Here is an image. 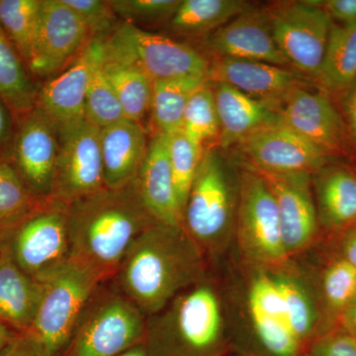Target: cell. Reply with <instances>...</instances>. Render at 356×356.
Returning a JSON list of instances; mask_svg holds the SVG:
<instances>
[{
  "instance_id": "d6a6232c",
  "label": "cell",
  "mask_w": 356,
  "mask_h": 356,
  "mask_svg": "<svg viewBox=\"0 0 356 356\" xmlns=\"http://www.w3.org/2000/svg\"><path fill=\"white\" fill-rule=\"evenodd\" d=\"M181 132L199 149L216 147L220 124L214 92L209 81L199 88L187 103Z\"/></svg>"
},
{
  "instance_id": "1f68e13d",
  "label": "cell",
  "mask_w": 356,
  "mask_h": 356,
  "mask_svg": "<svg viewBox=\"0 0 356 356\" xmlns=\"http://www.w3.org/2000/svg\"><path fill=\"white\" fill-rule=\"evenodd\" d=\"M42 0H0V30L27 64L36 38Z\"/></svg>"
},
{
  "instance_id": "f35d334b",
  "label": "cell",
  "mask_w": 356,
  "mask_h": 356,
  "mask_svg": "<svg viewBox=\"0 0 356 356\" xmlns=\"http://www.w3.org/2000/svg\"><path fill=\"white\" fill-rule=\"evenodd\" d=\"M305 356H356V341L337 327L316 339Z\"/></svg>"
},
{
  "instance_id": "e0dca14e",
  "label": "cell",
  "mask_w": 356,
  "mask_h": 356,
  "mask_svg": "<svg viewBox=\"0 0 356 356\" xmlns=\"http://www.w3.org/2000/svg\"><path fill=\"white\" fill-rule=\"evenodd\" d=\"M105 55V40H90L65 70L38 88L36 107L46 115L58 134L86 120L84 104L89 81Z\"/></svg>"
},
{
  "instance_id": "52a82bcc",
  "label": "cell",
  "mask_w": 356,
  "mask_h": 356,
  "mask_svg": "<svg viewBox=\"0 0 356 356\" xmlns=\"http://www.w3.org/2000/svg\"><path fill=\"white\" fill-rule=\"evenodd\" d=\"M102 284L88 269L67 262L42 282L38 310L28 334L43 344L51 356L60 355Z\"/></svg>"
},
{
  "instance_id": "4dcf8cb0",
  "label": "cell",
  "mask_w": 356,
  "mask_h": 356,
  "mask_svg": "<svg viewBox=\"0 0 356 356\" xmlns=\"http://www.w3.org/2000/svg\"><path fill=\"white\" fill-rule=\"evenodd\" d=\"M37 92L24 60L0 30V100L17 117L36 107Z\"/></svg>"
},
{
  "instance_id": "30bf717a",
  "label": "cell",
  "mask_w": 356,
  "mask_h": 356,
  "mask_svg": "<svg viewBox=\"0 0 356 356\" xmlns=\"http://www.w3.org/2000/svg\"><path fill=\"white\" fill-rule=\"evenodd\" d=\"M274 41L293 70L316 83L334 21L316 0L277 1L264 7Z\"/></svg>"
},
{
  "instance_id": "74e56055",
  "label": "cell",
  "mask_w": 356,
  "mask_h": 356,
  "mask_svg": "<svg viewBox=\"0 0 356 356\" xmlns=\"http://www.w3.org/2000/svg\"><path fill=\"white\" fill-rule=\"evenodd\" d=\"M88 28L92 39L106 40L118 27V17L108 1L102 0H63Z\"/></svg>"
},
{
  "instance_id": "f1b7e54d",
  "label": "cell",
  "mask_w": 356,
  "mask_h": 356,
  "mask_svg": "<svg viewBox=\"0 0 356 356\" xmlns=\"http://www.w3.org/2000/svg\"><path fill=\"white\" fill-rule=\"evenodd\" d=\"M355 81L356 24H334L316 84L327 92L341 93Z\"/></svg>"
},
{
  "instance_id": "83f0119b",
  "label": "cell",
  "mask_w": 356,
  "mask_h": 356,
  "mask_svg": "<svg viewBox=\"0 0 356 356\" xmlns=\"http://www.w3.org/2000/svg\"><path fill=\"white\" fill-rule=\"evenodd\" d=\"M207 83V77L196 76L154 81L151 117L156 133L172 135L181 130L187 103Z\"/></svg>"
},
{
  "instance_id": "b9f144b4",
  "label": "cell",
  "mask_w": 356,
  "mask_h": 356,
  "mask_svg": "<svg viewBox=\"0 0 356 356\" xmlns=\"http://www.w3.org/2000/svg\"><path fill=\"white\" fill-rule=\"evenodd\" d=\"M332 20L341 25L356 24V0H316Z\"/></svg>"
},
{
  "instance_id": "ac0fdd59",
  "label": "cell",
  "mask_w": 356,
  "mask_h": 356,
  "mask_svg": "<svg viewBox=\"0 0 356 356\" xmlns=\"http://www.w3.org/2000/svg\"><path fill=\"white\" fill-rule=\"evenodd\" d=\"M254 172L266 180L275 199L287 257L292 259L306 254L317 245L321 233L313 175Z\"/></svg>"
},
{
  "instance_id": "7dc6e473",
  "label": "cell",
  "mask_w": 356,
  "mask_h": 356,
  "mask_svg": "<svg viewBox=\"0 0 356 356\" xmlns=\"http://www.w3.org/2000/svg\"><path fill=\"white\" fill-rule=\"evenodd\" d=\"M117 356H149L145 348L144 343L137 344V346H133V348H129V350L124 351L120 355Z\"/></svg>"
},
{
  "instance_id": "2e32d148",
  "label": "cell",
  "mask_w": 356,
  "mask_h": 356,
  "mask_svg": "<svg viewBox=\"0 0 356 356\" xmlns=\"http://www.w3.org/2000/svg\"><path fill=\"white\" fill-rule=\"evenodd\" d=\"M231 149L252 170L277 175H314L332 159L282 123L257 131Z\"/></svg>"
},
{
  "instance_id": "60d3db41",
  "label": "cell",
  "mask_w": 356,
  "mask_h": 356,
  "mask_svg": "<svg viewBox=\"0 0 356 356\" xmlns=\"http://www.w3.org/2000/svg\"><path fill=\"white\" fill-rule=\"evenodd\" d=\"M341 93L343 95L339 113L343 118L351 149L356 152V81Z\"/></svg>"
},
{
  "instance_id": "9a60e30c",
  "label": "cell",
  "mask_w": 356,
  "mask_h": 356,
  "mask_svg": "<svg viewBox=\"0 0 356 356\" xmlns=\"http://www.w3.org/2000/svg\"><path fill=\"white\" fill-rule=\"evenodd\" d=\"M58 136V154L51 199L69 204L105 187L100 129L84 120Z\"/></svg>"
},
{
  "instance_id": "ffe728a7",
  "label": "cell",
  "mask_w": 356,
  "mask_h": 356,
  "mask_svg": "<svg viewBox=\"0 0 356 356\" xmlns=\"http://www.w3.org/2000/svg\"><path fill=\"white\" fill-rule=\"evenodd\" d=\"M208 60L209 83L228 84L276 110L293 89L312 83L296 70L267 63L229 58Z\"/></svg>"
},
{
  "instance_id": "8fae6325",
  "label": "cell",
  "mask_w": 356,
  "mask_h": 356,
  "mask_svg": "<svg viewBox=\"0 0 356 356\" xmlns=\"http://www.w3.org/2000/svg\"><path fill=\"white\" fill-rule=\"evenodd\" d=\"M236 163L240 168V199L233 250L241 259L254 264L286 261L289 257L283 245L273 192L259 173L245 163Z\"/></svg>"
},
{
  "instance_id": "d4e9b609",
  "label": "cell",
  "mask_w": 356,
  "mask_h": 356,
  "mask_svg": "<svg viewBox=\"0 0 356 356\" xmlns=\"http://www.w3.org/2000/svg\"><path fill=\"white\" fill-rule=\"evenodd\" d=\"M41 294L42 283L23 273L0 250V322L17 332L29 331Z\"/></svg>"
},
{
  "instance_id": "7402d4cb",
  "label": "cell",
  "mask_w": 356,
  "mask_h": 356,
  "mask_svg": "<svg viewBox=\"0 0 356 356\" xmlns=\"http://www.w3.org/2000/svg\"><path fill=\"white\" fill-rule=\"evenodd\" d=\"M220 134L216 147L229 151L257 131L281 123L277 110L225 83H211Z\"/></svg>"
},
{
  "instance_id": "8992f818",
  "label": "cell",
  "mask_w": 356,
  "mask_h": 356,
  "mask_svg": "<svg viewBox=\"0 0 356 356\" xmlns=\"http://www.w3.org/2000/svg\"><path fill=\"white\" fill-rule=\"evenodd\" d=\"M0 250L23 273L44 282L70 261L67 204L48 199L0 227Z\"/></svg>"
},
{
  "instance_id": "836d02e7",
  "label": "cell",
  "mask_w": 356,
  "mask_h": 356,
  "mask_svg": "<svg viewBox=\"0 0 356 356\" xmlns=\"http://www.w3.org/2000/svg\"><path fill=\"white\" fill-rule=\"evenodd\" d=\"M168 136L170 170L179 209L184 217L187 198L204 149H199L185 137L181 130Z\"/></svg>"
},
{
  "instance_id": "ba28073f",
  "label": "cell",
  "mask_w": 356,
  "mask_h": 356,
  "mask_svg": "<svg viewBox=\"0 0 356 356\" xmlns=\"http://www.w3.org/2000/svg\"><path fill=\"white\" fill-rule=\"evenodd\" d=\"M147 318L114 286L96 292L58 356H117L144 341Z\"/></svg>"
},
{
  "instance_id": "681fc988",
  "label": "cell",
  "mask_w": 356,
  "mask_h": 356,
  "mask_svg": "<svg viewBox=\"0 0 356 356\" xmlns=\"http://www.w3.org/2000/svg\"><path fill=\"white\" fill-rule=\"evenodd\" d=\"M227 356H236V355H231V353H229V355H227Z\"/></svg>"
},
{
  "instance_id": "5bb4252c",
  "label": "cell",
  "mask_w": 356,
  "mask_h": 356,
  "mask_svg": "<svg viewBox=\"0 0 356 356\" xmlns=\"http://www.w3.org/2000/svg\"><path fill=\"white\" fill-rule=\"evenodd\" d=\"M92 40L63 0H42L36 38L26 67L32 77L50 79L65 70Z\"/></svg>"
},
{
  "instance_id": "7a4b0ae2",
  "label": "cell",
  "mask_w": 356,
  "mask_h": 356,
  "mask_svg": "<svg viewBox=\"0 0 356 356\" xmlns=\"http://www.w3.org/2000/svg\"><path fill=\"white\" fill-rule=\"evenodd\" d=\"M210 264L184 227L156 222L136 238L112 280L149 318L207 277Z\"/></svg>"
},
{
  "instance_id": "d590c367",
  "label": "cell",
  "mask_w": 356,
  "mask_h": 356,
  "mask_svg": "<svg viewBox=\"0 0 356 356\" xmlns=\"http://www.w3.org/2000/svg\"><path fill=\"white\" fill-rule=\"evenodd\" d=\"M38 202L13 166L0 158V227L22 216Z\"/></svg>"
},
{
  "instance_id": "f6af8a7d",
  "label": "cell",
  "mask_w": 356,
  "mask_h": 356,
  "mask_svg": "<svg viewBox=\"0 0 356 356\" xmlns=\"http://www.w3.org/2000/svg\"><path fill=\"white\" fill-rule=\"evenodd\" d=\"M339 327L356 341V298L346 309L339 320Z\"/></svg>"
},
{
  "instance_id": "7bdbcfd3",
  "label": "cell",
  "mask_w": 356,
  "mask_h": 356,
  "mask_svg": "<svg viewBox=\"0 0 356 356\" xmlns=\"http://www.w3.org/2000/svg\"><path fill=\"white\" fill-rule=\"evenodd\" d=\"M15 128V115L0 100V158L6 159Z\"/></svg>"
},
{
  "instance_id": "7c38bea8",
  "label": "cell",
  "mask_w": 356,
  "mask_h": 356,
  "mask_svg": "<svg viewBox=\"0 0 356 356\" xmlns=\"http://www.w3.org/2000/svg\"><path fill=\"white\" fill-rule=\"evenodd\" d=\"M58 154L57 130L38 107L15 117L6 161L37 201L51 199Z\"/></svg>"
},
{
  "instance_id": "4316f807",
  "label": "cell",
  "mask_w": 356,
  "mask_h": 356,
  "mask_svg": "<svg viewBox=\"0 0 356 356\" xmlns=\"http://www.w3.org/2000/svg\"><path fill=\"white\" fill-rule=\"evenodd\" d=\"M252 8L243 0H181L168 27L181 36L204 39Z\"/></svg>"
},
{
  "instance_id": "e575fe53",
  "label": "cell",
  "mask_w": 356,
  "mask_h": 356,
  "mask_svg": "<svg viewBox=\"0 0 356 356\" xmlns=\"http://www.w3.org/2000/svg\"><path fill=\"white\" fill-rule=\"evenodd\" d=\"M102 64L96 67L90 77L84 104L86 120L99 129L108 127L124 118L120 103L103 72Z\"/></svg>"
},
{
  "instance_id": "9c48e42d",
  "label": "cell",
  "mask_w": 356,
  "mask_h": 356,
  "mask_svg": "<svg viewBox=\"0 0 356 356\" xmlns=\"http://www.w3.org/2000/svg\"><path fill=\"white\" fill-rule=\"evenodd\" d=\"M106 58L133 65L152 81L206 76L209 60L191 44L122 21L105 40Z\"/></svg>"
},
{
  "instance_id": "c3c4849f",
  "label": "cell",
  "mask_w": 356,
  "mask_h": 356,
  "mask_svg": "<svg viewBox=\"0 0 356 356\" xmlns=\"http://www.w3.org/2000/svg\"><path fill=\"white\" fill-rule=\"evenodd\" d=\"M353 168H355L356 170V158L355 159V165H353Z\"/></svg>"
},
{
  "instance_id": "ab89813d",
  "label": "cell",
  "mask_w": 356,
  "mask_h": 356,
  "mask_svg": "<svg viewBox=\"0 0 356 356\" xmlns=\"http://www.w3.org/2000/svg\"><path fill=\"white\" fill-rule=\"evenodd\" d=\"M0 356H51L34 337L19 332L0 350Z\"/></svg>"
},
{
  "instance_id": "8d00e7d4",
  "label": "cell",
  "mask_w": 356,
  "mask_h": 356,
  "mask_svg": "<svg viewBox=\"0 0 356 356\" xmlns=\"http://www.w3.org/2000/svg\"><path fill=\"white\" fill-rule=\"evenodd\" d=\"M181 0H111L117 17L140 27L168 24Z\"/></svg>"
},
{
  "instance_id": "5b68a950",
  "label": "cell",
  "mask_w": 356,
  "mask_h": 356,
  "mask_svg": "<svg viewBox=\"0 0 356 356\" xmlns=\"http://www.w3.org/2000/svg\"><path fill=\"white\" fill-rule=\"evenodd\" d=\"M240 168L217 147L204 149L182 217V227L210 262L229 254L235 241Z\"/></svg>"
},
{
  "instance_id": "4fadbf2b",
  "label": "cell",
  "mask_w": 356,
  "mask_h": 356,
  "mask_svg": "<svg viewBox=\"0 0 356 356\" xmlns=\"http://www.w3.org/2000/svg\"><path fill=\"white\" fill-rule=\"evenodd\" d=\"M277 111L283 125L327 158L350 153L351 147L343 118L324 89L312 88L311 83L293 89Z\"/></svg>"
},
{
  "instance_id": "277c9868",
  "label": "cell",
  "mask_w": 356,
  "mask_h": 356,
  "mask_svg": "<svg viewBox=\"0 0 356 356\" xmlns=\"http://www.w3.org/2000/svg\"><path fill=\"white\" fill-rule=\"evenodd\" d=\"M149 356H227L228 325L221 285L211 273L147 318Z\"/></svg>"
},
{
  "instance_id": "bcb514c9",
  "label": "cell",
  "mask_w": 356,
  "mask_h": 356,
  "mask_svg": "<svg viewBox=\"0 0 356 356\" xmlns=\"http://www.w3.org/2000/svg\"><path fill=\"white\" fill-rule=\"evenodd\" d=\"M17 334L19 332L14 331L4 323L0 322V350L4 348Z\"/></svg>"
},
{
  "instance_id": "44dd1931",
  "label": "cell",
  "mask_w": 356,
  "mask_h": 356,
  "mask_svg": "<svg viewBox=\"0 0 356 356\" xmlns=\"http://www.w3.org/2000/svg\"><path fill=\"white\" fill-rule=\"evenodd\" d=\"M140 199L154 221L170 226H182L172 170L168 136L154 133L146 158L136 177Z\"/></svg>"
},
{
  "instance_id": "cb8c5ba5",
  "label": "cell",
  "mask_w": 356,
  "mask_h": 356,
  "mask_svg": "<svg viewBox=\"0 0 356 356\" xmlns=\"http://www.w3.org/2000/svg\"><path fill=\"white\" fill-rule=\"evenodd\" d=\"M147 145L143 126L128 119L100 129L105 187L121 188L132 182L146 158Z\"/></svg>"
},
{
  "instance_id": "484cf974",
  "label": "cell",
  "mask_w": 356,
  "mask_h": 356,
  "mask_svg": "<svg viewBox=\"0 0 356 356\" xmlns=\"http://www.w3.org/2000/svg\"><path fill=\"white\" fill-rule=\"evenodd\" d=\"M308 262L315 276L325 334L339 327L341 316L356 298V269L334 252L320 267Z\"/></svg>"
},
{
  "instance_id": "6da1fadb",
  "label": "cell",
  "mask_w": 356,
  "mask_h": 356,
  "mask_svg": "<svg viewBox=\"0 0 356 356\" xmlns=\"http://www.w3.org/2000/svg\"><path fill=\"white\" fill-rule=\"evenodd\" d=\"M219 280L229 350L236 356H305L324 334L315 276L304 257L275 264L229 250Z\"/></svg>"
},
{
  "instance_id": "f546056e",
  "label": "cell",
  "mask_w": 356,
  "mask_h": 356,
  "mask_svg": "<svg viewBox=\"0 0 356 356\" xmlns=\"http://www.w3.org/2000/svg\"><path fill=\"white\" fill-rule=\"evenodd\" d=\"M102 70L116 93L124 118L143 126L147 115H151L153 81L137 67L106 55Z\"/></svg>"
},
{
  "instance_id": "603a6c76",
  "label": "cell",
  "mask_w": 356,
  "mask_h": 356,
  "mask_svg": "<svg viewBox=\"0 0 356 356\" xmlns=\"http://www.w3.org/2000/svg\"><path fill=\"white\" fill-rule=\"evenodd\" d=\"M321 229L337 234L356 225V170L327 161L313 175Z\"/></svg>"
},
{
  "instance_id": "3957f363",
  "label": "cell",
  "mask_w": 356,
  "mask_h": 356,
  "mask_svg": "<svg viewBox=\"0 0 356 356\" xmlns=\"http://www.w3.org/2000/svg\"><path fill=\"white\" fill-rule=\"evenodd\" d=\"M70 261L103 283L116 275L134 241L156 222L147 212L136 178L111 189L103 187L67 204Z\"/></svg>"
},
{
  "instance_id": "d6986e66",
  "label": "cell",
  "mask_w": 356,
  "mask_h": 356,
  "mask_svg": "<svg viewBox=\"0 0 356 356\" xmlns=\"http://www.w3.org/2000/svg\"><path fill=\"white\" fill-rule=\"evenodd\" d=\"M202 47L207 58L257 60L292 69L274 41L264 8L241 14L202 39Z\"/></svg>"
},
{
  "instance_id": "ee69618b",
  "label": "cell",
  "mask_w": 356,
  "mask_h": 356,
  "mask_svg": "<svg viewBox=\"0 0 356 356\" xmlns=\"http://www.w3.org/2000/svg\"><path fill=\"white\" fill-rule=\"evenodd\" d=\"M337 235H339V238L334 252L356 269V225L339 232Z\"/></svg>"
}]
</instances>
